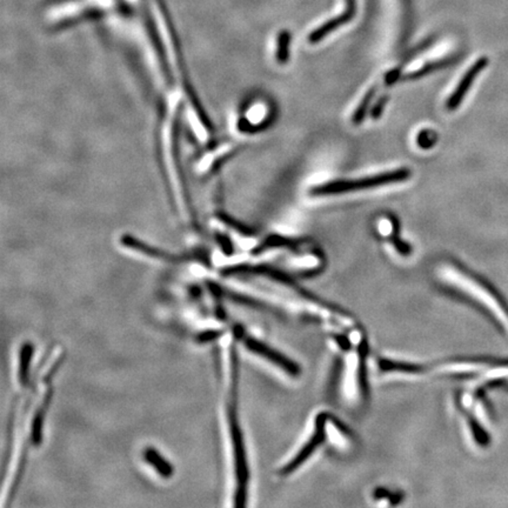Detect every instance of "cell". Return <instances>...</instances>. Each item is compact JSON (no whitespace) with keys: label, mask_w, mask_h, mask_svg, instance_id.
Wrapping results in <instances>:
<instances>
[{"label":"cell","mask_w":508,"mask_h":508,"mask_svg":"<svg viewBox=\"0 0 508 508\" xmlns=\"http://www.w3.org/2000/svg\"><path fill=\"white\" fill-rule=\"evenodd\" d=\"M222 333L224 332L220 330L204 331V332H202L197 337V342H199V344H207V342H215V340H218L219 338L222 337Z\"/></svg>","instance_id":"obj_16"},{"label":"cell","mask_w":508,"mask_h":508,"mask_svg":"<svg viewBox=\"0 0 508 508\" xmlns=\"http://www.w3.org/2000/svg\"><path fill=\"white\" fill-rule=\"evenodd\" d=\"M291 36L287 31L280 32L278 38V51H277V59L279 63H287V60L290 58V46Z\"/></svg>","instance_id":"obj_13"},{"label":"cell","mask_w":508,"mask_h":508,"mask_svg":"<svg viewBox=\"0 0 508 508\" xmlns=\"http://www.w3.org/2000/svg\"><path fill=\"white\" fill-rule=\"evenodd\" d=\"M487 63H489V59L486 57H481V58L476 60V63H473L472 66L469 68V71L465 73L457 88L454 90L452 95L447 100V103H446L447 110L454 111V110H457L460 106L469 88H472L473 83L476 79V77L479 76L481 72L484 71L486 66H487Z\"/></svg>","instance_id":"obj_8"},{"label":"cell","mask_w":508,"mask_h":508,"mask_svg":"<svg viewBox=\"0 0 508 508\" xmlns=\"http://www.w3.org/2000/svg\"><path fill=\"white\" fill-rule=\"evenodd\" d=\"M239 338L244 339V345L246 346V349L250 352L255 354V355L262 357V359H265L266 362L275 366L277 369L282 371L289 377L293 378L295 375H298V367L294 365L293 362H291V360L286 359V357H284L282 354L277 352L275 349H272L270 346H267L266 344H264V342H260L258 339H255V338H245L244 332H242V335Z\"/></svg>","instance_id":"obj_6"},{"label":"cell","mask_w":508,"mask_h":508,"mask_svg":"<svg viewBox=\"0 0 508 508\" xmlns=\"http://www.w3.org/2000/svg\"><path fill=\"white\" fill-rule=\"evenodd\" d=\"M449 61H451V60H441V61L427 63L426 66L421 68L420 70H418V71L414 72V73H411L407 78H409V79H417V78H420V77L424 76V75H427V73L436 71L438 68H444V65H447V63H449Z\"/></svg>","instance_id":"obj_15"},{"label":"cell","mask_w":508,"mask_h":508,"mask_svg":"<svg viewBox=\"0 0 508 508\" xmlns=\"http://www.w3.org/2000/svg\"><path fill=\"white\" fill-rule=\"evenodd\" d=\"M409 177H411L409 168L402 167L394 171L369 175L366 178L357 179V180H335V182L322 184L319 186L313 187L310 190V193L312 195H342L347 192L369 190V188L389 185V184L401 183V182L407 180Z\"/></svg>","instance_id":"obj_4"},{"label":"cell","mask_w":508,"mask_h":508,"mask_svg":"<svg viewBox=\"0 0 508 508\" xmlns=\"http://www.w3.org/2000/svg\"><path fill=\"white\" fill-rule=\"evenodd\" d=\"M33 353H35V346L31 342H25L20 347L18 380H19L21 386H26L28 384Z\"/></svg>","instance_id":"obj_11"},{"label":"cell","mask_w":508,"mask_h":508,"mask_svg":"<svg viewBox=\"0 0 508 508\" xmlns=\"http://www.w3.org/2000/svg\"><path fill=\"white\" fill-rule=\"evenodd\" d=\"M144 459H145L147 464L155 469V472L158 473L159 476H163L165 479H168L175 474L173 465L167 460L162 453H159L158 449H155V447H146L145 449Z\"/></svg>","instance_id":"obj_9"},{"label":"cell","mask_w":508,"mask_h":508,"mask_svg":"<svg viewBox=\"0 0 508 508\" xmlns=\"http://www.w3.org/2000/svg\"><path fill=\"white\" fill-rule=\"evenodd\" d=\"M334 349L340 354L335 378L338 400L346 409H358L366 399L367 342L359 326L330 332Z\"/></svg>","instance_id":"obj_1"},{"label":"cell","mask_w":508,"mask_h":508,"mask_svg":"<svg viewBox=\"0 0 508 508\" xmlns=\"http://www.w3.org/2000/svg\"><path fill=\"white\" fill-rule=\"evenodd\" d=\"M231 395L227 406V420L230 429L231 446L235 459V506L242 507L246 505L247 486H248V467H247L246 452L244 444L242 427L238 417V380L239 362L237 349L231 347Z\"/></svg>","instance_id":"obj_3"},{"label":"cell","mask_w":508,"mask_h":508,"mask_svg":"<svg viewBox=\"0 0 508 508\" xmlns=\"http://www.w3.org/2000/svg\"><path fill=\"white\" fill-rule=\"evenodd\" d=\"M439 280L453 293L478 306L508 335V306L491 285L457 266L441 270Z\"/></svg>","instance_id":"obj_2"},{"label":"cell","mask_w":508,"mask_h":508,"mask_svg":"<svg viewBox=\"0 0 508 508\" xmlns=\"http://www.w3.org/2000/svg\"><path fill=\"white\" fill-rule=\"evenodd\" d=\"M431 133H432V132H421L419 137H418V144H419V146L422 147V148H429V147L432 146L434 141H433L432 138H431V139L429 138V135H431Z\"/></svg>","instance_id":"obj_18"},{"label":"cell","mask_w":508,"mask_h":508,"mask_svg":"<svg viewBox=\"0 0 508 508\" xmlns=\"http://www.w3.org/2000/svg\"><path fill=\"white\" fill-rule=\"evenodd\" d=\"M325 444H327V442L322 426V414L319 413L317 417L314 418L310 434L305 438V440L302 441L298 449H295L293 456L279 469V474L287 476L295 472L320 446Z\"/></svg>","instance_id":"obj_5"},{"label":"cell","mask_w":508,"mask_h":508,"mask_svg":"<svg viewBox=\"0 0 508 508\" xmlns=\"http://www.w3.org/2000/svg\"><path fill=\"white\" fill-rule=\"evenodd\" d=\"M387 101H389V97H381L380 99L378 100V103L374 105L372 111H371V117L373 119H379L380 118V115H382Z\"/></svg>","instance_id":"obj_17"},{"label":"cell","mask_w":508,"mask_h":508,"mask_svg":"<svg viewBox=\"0 0 508 508\" xmlns=\"http://www.w3.org/2000/svg\"><path fill=\"white\" fill-rule=\"evenodd\" d=\"M322 414V426L325 432L326 442L338 452L347 453L353 447V437L342 422L327 413Z\"/></svg>","instance_id":"obj_7"},{"label":"cell","mask_w":508,"mask_h":508,"mask_svg":"<svg viewBox=\"0 0 508 508\" xmlns=\"http://www.w3.org/2000/svg\"><path fill=\"white\" fill-rule=\"evenodd\" d=\"M51 399L52 389H50L48 393H46V395H45L44 400L41 402L39 409L37 411L33 420H32L31 441L32 444H35L36 447L40 446L41 440H43V426H44L45 414H46L48 407H50Z\"/></svg>","instance_id":"obj_10"},{"label":"cell","mask_w":508,"mask_h":508,"mask_svg":"<svg viewBox=\"0 0 508 508\" xmlns=\"http://www.w3.org/2000/svg\"><path fill=\"white\" fill-rule=\"evenodd\" d=\"M392 228H393L392 230V242H393L394 247L397 248L398 252L401 255H404V257L409 255L412 252V248L407 242L401 240L400 237H399V224L394 219H392Z\"/></svg>","instance_id":"obj_14"},{"label":"cell","mask_w":508,"mask_h":508,"mask_svg":"<svg viewBox=\"0 0 508 508\" xmlns=\"http://www.w3.org/2000/svg\"><path fill=\"white\" fill-rule=\"evenodd\" d=\"M374 93H375V88H371L366 93L365 97L362 98V103L358 106L357 110L354 111L353 118H352L354 125H360L364 121V119H365L366 115H367V110H369V105H371L372 99H373Z\"/></svg>","instance_id":"obj_12"}]
</instances>
